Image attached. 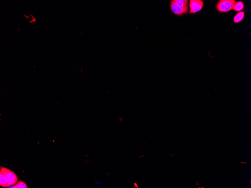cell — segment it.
<instances>
[{
    "label": "cell",
    "instance_id": "12",
    "mask_svg": "<svg viewBox=\"0 0 251 188\" xmlns=\"http://www.w3.org/2000/svg\"><path fill=\"white\" fill-rule=\"evenodd\" d=\"M196 184H197V185H199V183H198V182H196Z\"/></svg>",
    "mask_w": 251,
    "mask_h": 188
},
{
    "label": "cell",
    "instance_id": "10",
    "mask_svg": "<svg viewBox=\"0 0 251 188\" xmlns=\"http://www.w3.org/2000/svg\"><path fill=\"white\" fill-rule=\"evenodd\" d=\"M134 185L135 187H136V188H138V185L137 184V183H134Z\"/></svg>",
    "mask_w": 251,
    "mask_h": 188
},
{
    "label": "cell",
    "instance_id": "9",
    "mask_svg": "<svg viewBox=\"0 0 251 188\" xmlns=\"http://www.w3.org/2000/svg\"><path fill=\"white\" fill-rule=\"evenodd\" d=\"M12 188H27L28 186L27 185V184L24 182L22 181H19L18 182H17L16 185H14V186H13V187H11Z\"/></svg>",
    "mask_w": 251,
    "mask_h": 188
},
{
    "label": "cell",
    "instance_id": "1",
    "mask_svg": "<svg viewBox=\"0 0 251 188\" xmlns=\"http://www.w3.org/2000/svg\"><path fill=\"white\" fill-rule=\"evenodd\" d=\"M236 3L234 0H221L216 6L218 11L222 13H226L233 10L234 5Z\"/></svg>",
    "mask_w": 251,
    "mask_h": 188
},
{
    "label": "cell",
    "instance_id": "5",
    "mask_svg": "<svg viewBox=\"0 0 251 188\" xmlns=\"http://www.w3.org/2000/svg\"><path fill=\"white\" fill-rule=\"evenodd\" d=\"M0 186L3 187L8 188L9 187L5 178V176L1 171H0Z\"/></svg>",
    "mask_w": 251,
    "mask_h": 188
},
{
    "label": "cell",
    "instance_id": "3",
    "mask_svg": "<svg viewBox=\"0 0 251 188\" xmlns=\"http://www.w3.org/2000/svg\"><path fill=\"white\" fill-rule=\"evenodd\" d=\"M204 5V2L200 0H191L189 7V14H195L202 10Z\"/></svg>",
    "mask_w": 251,
    "mask_h": 188
},
{
    "label": "cell",
    "instance_id": "7",
    "mask_svg": "<svg viewBox=\"0 0 251 188\" xmlns=\"http://www.w3.org/2000/svg\"><path fill=\"white\" fill-rule=\"evenodd\" d=\"M174 1L181 7L183 8L188 7V1L187 0H174Z\"/></svg>",
    "mask_w": 251,
    "mask_h": 188
},
{
    "label": "cell",
    "instance_id": "15",
    "mask_svg": "<svg viewBox=\"0 0 251 188\" xmlns=\"http://www.w3.org/2000/svg\"><path fill=\"white\" fill-rule=\"evenodd\" d=\"M95 146V144H94V145H93V146Z\"/></svg>",
    "mask_w": 251,
    "mask_h": 188
},
{
    "label": "cell",
    "instance_id": "11",
    "mask_svg": "<svg viewBox=\"0 0 251 188\" xmlns=\"http://www.w3.org/2000/svg\"><path fill=\"white\" fill-rule=\"evenodd\" d=\"M144 156V155H142V156H140V157H138V159H140V158H141V157H142V156Z\"/></svg>",
    "mask_w": 251,
    "mask_h": 188
},
{
    "label": "cell",
    "instance_id": "14",
    "mask_svg": "<svg viewBox=\"0 0 251 188\" xmlns=\"http://www.w3.org/2000/svg\"><path fill=\"white\" fill-rule=\"evenodd\" d=\"M242 163H245V164H246V162H241Z\"/></svg>",
    "mask_w": 251,
    "mask_h": 188
},
{
    "label": "cell",
    "instance_id": "4",
    "mask_svg": "<svg viewBox=\"0 0 251 188\" xmlns=\"http://www.w3.org/2000/svg\"><path fill=\"white\" fill-rule=\"evenodd\" d=\"M170 9L171 11L177 16H181L186 13L188 11V7L183 8L178 5L172 1L170 3Z\"/></svg>",
    "mask_w": 251,
    "mask_h": 188
},
{
    "label": "cell",
    "instance_id": "2",
    "mask_svg": "<svg viewBox=\"0 0 251 188\" xmlns=\"http://www.w3.org/2000/svg\"><path fill=\"white\" fill-rule=\"evenodd\" d=\"M0 171H1L4 174L9 187L11 185H14L17 182V176L13 171L3 167H1Z\"/></svg>",
    "mask_w": 251,
    "mask_h": 188
},
{
    "label": "cell",
    "instance_id": "16",
    "mask_svg": "<svg viewBox=\"0 0 251 188\" xmlns=\"http://www.w3.org/2000/svg\"><path fill=\"white\" fill-rule=\"evenodd\" d=\"M114 172H116V171H114Z\"/></svg>",
    "mask_w": 251,
    "mask_h": 188
},
{
    "label": "cell",
    "instance_id": "8",
    "mask_svg": "<svg viewBox=\"0 0 251 188\" xmlns=\"http://www.w3.org/2000/svg\"><path fill=\"white\" fill-rule=\"evenodd\" d=\"M244 5L243 2L241 1L238 2L234 5L233 10L236 11H240L244 8Z\"/></svg>",
    "mask_w": 251,
    "mask_h": 188
},
{
    "label": "cell",
    "instance_id": "6",
    "mask_svg": "<svg viewBox=\"0 0 251 188\" xmlns=\"http://www.w3.org/2000/svg\"><path fill=\"white\" fill-rule=\"evenodd\" d=\"M244 17V12L241 11L238 13L234 17V21L235 23H238L241 21Z\"/></svg>",
    "mask_w": 251,
    "mask_h": 188
},
{
    "label": "cell",
    "instance_id": "13",
    "mask_svg": "<svg viewBox=\"0 0 251 188\" xmlns=\"http://www.w3.org/2000/svg\"><path fill=\"white\" fill-rule=\"evenodd\" d=\"M109 173H110L109 172H108V173H106V175H109Z\"/></svg>",
    "mask_w": 251,
    "mask_h": 188
}]
</instances>
